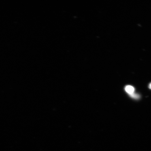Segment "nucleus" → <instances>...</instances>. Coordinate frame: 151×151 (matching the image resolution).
<instances>
[{
	"instance_id": "nucleus-2",
	"label": "nucleus",
	"mask_w": 151,
	"mask_h": 151,
	"mask_svg": "<svg viewBox=\"0 0 151 151\" xmlns=\"http://www.w3.org/2000/svg\"><path fill=\"white\" fill-rule=\"evenodd\" d=\"M129 95L131 98L135 99H139V97H140L139 94L135 93L134 92L131 94H129Z\"/></svg>"
},
{
	"instance_id": "nucleus-1",
	"label": "nucleus",
	"mask_w": 151,
	"mask_h": 151,
	"mask_svg": "<svg viewBox=\"0 0 151 151\" xmlns=\"http://www.w3.org/2000/svg\"><path fill=\"white\" fill-rule=\"evenodd\" d=\"M125 90L126 91L129 95V94H131L134 92L135 88L133 86H126Z\"/></svg>"
},
{
	"instance_id": "nucleus-3",
	"label": "nucleus",
	"mask_w": 151,
	"mask_h": 151,
	"mask_svg": "<svg viewBox=\"0 0 151 151\" xmlns=\"http://www.w3.org/2000/svg\"><path fill=\"white\" fill-rule=\"evenodd\" d=\"M149 88H150V89H151V83L149 85Z\"/></svg>"
}]
</instances>
